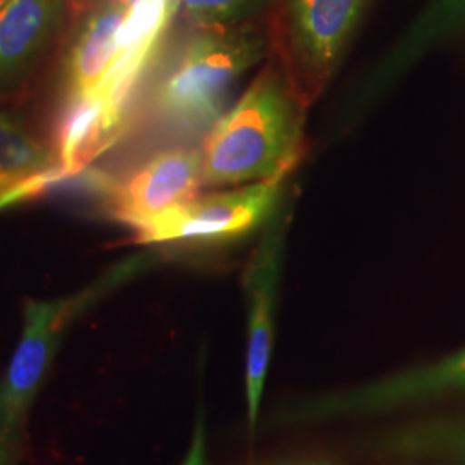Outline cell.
I'll return each instance as SVG.
<instances>
[{"mask_svg": "<svg viewBox=\"0 0 465 465\" xmlns=\"http://www.w3.org/2000/svg\"><path fill=\"white\" fill-rule=\"evenodd\" d=\"M305 111L280 67L262 69L207 134L202 149L203 186H242L290 176L305 152Z\"/></svg>", "mask_w": 465, "mask_h": 465, "instance_id": "6da1fadb", "label": "cell"}, {"mask_svg": "<svg viewBox=\"0 0 465 465\" xmlns=\"http://www.w3.org/2000/svg\"><path fill=\"white\" fill-rule=\"evenodd\" d=\"M140 269V259L124 261L66 297L25 300L16 349L0 378V451L21 457L35 400L69 328Z\"/></svg>", "mask_w": 465, "mask_h": 465, "instance_id": "7a4b0ae2", "label": "cell"}, {"mask_svg": "<svg viewBox=\"0 0 465 465\" xmlns=\"http://www.w3.org/2000/svg\"><path fill=\"white\" fill-rule=\"evenodd\" d=\"M267 47L266 35L250 23L200 35L159 86V113L184 130L214 124L232 84L264 59Z\"/></svg>", "mask_w": 465, "mask_h": 465, "instance_id": "3957f363", "label": "cell"}, {"mask_svg": "<svg viewBox=\"0 0 465 465\" xmlns=\"http://www.w3.org/2000/svg\"><path fill=\"white\" fill-rule=\"evenodd\" d=\"M460 391H465V349L424 366L297 400L282 407L271 426L297 430L381 420Z\"/></svg>", "mask_w": 465, "mask_h": 465, "instance_id": "277c9868", "label": "cell"}, {"mask_svg": "<svg viewBox=\"0 0 465 465\" xmlns=\"http://www.w3.org/2000/svg\"><path fill=\"white\" fill-rule=\"evenodd\" d=\"M366 5L367 0H282L276 66L305 109L331 82Z\"/></svg>", "mask_w": 465, "mask_h": 465, "instance_id": "5b68a950", "label": "cell"}, {"mask_svg": "<svg viewBox=\"0 0 465 465\" xmlns=\"http://www.w3.org/2000/svg\"><path fill=\"white\" fill-rule=\"evenodd\" d=\"M288 176L195 197L134 230L138 243L224 242L264 226L282 200Z\"/></svg>", "mask_w": 465, "mask_h": 465, "instance_id": "8992f818", "label": "cell"}, {"mask_svg": "<svg viewBox=\"0 0 465 465\" xmlns=\"http://www.w3.org/2000/svg\"><path fill=\"white\" fill-rule=\"evenodd\" d=\"M286 228V216L276 211L274 216L267 221L255 249L252 250L243 272V292L247 303L245 403L250 431H253L259 422L274 347V324L284 261Z\"/></svg>", "mask_w": 465, "mask_h": 465, "instance_id": "52a82bcc", "label": "cell"}, {"mask_svg": "<svg viewBox=\"0 0 465 465\" xmlns=\"http://www.w3.org/2000/svg\"><path fill=\"white\" fill-rule=\"evenodd\" d=\"M350 455L355 465H465V409L376 420Z\"/></svg>", "mask_w": 465, "mask_h": 465, "instance_id": "ba28073f", "label": "cell"}, {"mask_svg": "<svg viewBox=\"0 0 465 465\" xmlns=\"http://www.w3.org/2000/svg\"><path fill=\"white\" fill-rule=\"evenodd\" d=\"M202 186V150H164L117 182L109 203L121 223L136 230L195 199Z\"/></svg>", "mask_w": 465, "mask_h": 465, "instance_id": "9c48e42d", "label": "cell"}, {"mask_svg": "<svg viewBox=\"0 0 465 465\" xmlns=\"http://www.w3.org/2000/svg\"><path fill=\"white\" fill-rule=\"evenodd\" d=\"M124 5V17L117 32L116 59L95 99L123 114L136 80L157 47L167 25L176 15L180 0H117Z\"/></svg>", "mask_w": 465, "mask_h": 465, "instance_id": "30bf717a", "label": "cell"}, {"mask_svg": "<svg viewBox=\"0 0 465 465\" xmlns=\"http://www.w3.org/2000/svg\"><path fill=\"white\" fill-rule=\"evenodd\" d=\"M465 30V0H431L361 84L355 113L371 107L430 50Z\"/></svg>", "mask_w": 465, "mask_h": 465, "instance_id": "8fae6325", "label": "cell"}, {"mask_svg": "<svg viewBox=\"0 0 465 465\" xmlns=\"http://www.w3.org/2000/svg\"><path fill=\"white\" fill-rule=\"evenodd\" d=\"M124 11L121 2L107 0L86 19L67 64L71 97L92 99L97 95L116 59L117 32Z\"/></svg>", "mask_w": 465, "mask_h": 465, "instance_id": "7c38bea8", "label": "cell"}, {"mask_svg": "<svg viewBox=\"0 0 465 465\" xmlns=\"http://www.w3.org/2000/svg\"><path fill=\"white\" fill-rule=\"evenodd\" d=\"M61 9L63 0H11L0 9V88L38 54Z\"/></svg>", "mask_w": 465, "mask_h": 465, "instance_id": "4fadbf2b", "label": "cell"}, {"mask_svg": "<svg viewBox=\"0 0 465 465\" xmlns=\"http://www.w3.org/2000/svg\"><path fill=\"white\" fill-rule=\"evenodd\" d=\"M52 157L36 138L0 111V200L42 184L52 173Z\"/></svg>", "mask_w": 465, "mask_h": 465, "instance_id": "5bb4252c", "label": "cell"}, {"mask_svg": "<svg viewBox=\"0 0 465 465\" xmlns=\"http://www.w3.org/2000/svg\"><path fill=\"white\" fill-rule=\"evenodd\" d=\"M121 116L95 97H69L59 126V157L64 173L84 166L109 134L116 132Z\"/></svg>", "mask_w": 465, "mask_h": 465, "instance_id": "9a60e30c", "label": "cell"}, {"mask_svg": "<svg viewBox=\"0 0 465 465\" xmlns=\"http://www.w3.org/2000/svg\"><path fill=\"white\" fill-rule=\"evenodd\" d=\"M271 5V0H180L184 15L203 28L245 25Z\"/></svg>", "mask_w": 465, "mask_h": 465, "instance_id": "2e32d148", "label": "cell"}, {"mask_svg": "<svg viewBox=\"0 0 465 465\" xmlns=\"http://www.w3.org/2000/svg\"><path fill=\"white\" fill-rule=\"evenodd\" d=\"M180 465H211L209 459V441H207V420H205V407L203 400H199L197 416L193 422V431L188 450L184 453L183 460Z\"/></svg>", "mask_w": 465, "mask_h": 465, "instance_id": "e0dca14e", "label": "cell"}, {"mask_svg": "<svg viewBox=\"0 0 465 465\" xmlns=\"http://www.w3.org/2000/svg\"><path fill=\"white\" fill-rule=\"evenodd\" d=\"M17 462H19V460L15 459V457H11V455L0 451V465H17Z\"/></svg>", "mask_w": 465, "mask_h": 465, "instance_id": "ac0fdd59", "label": "cell"}, {"mask_svg": "<svg viewBox=\"0 0 465 465\" xmlns=\"http://www.w3.org/2000/svg\"><path fill=\"white\" fill-rule=\"evenodd\" d=\"M282 465H338L332 464V462H290V464Z\"/></svg>", "mask_w": 465, "mask_h": 465, "instance_id": "d6986e66", "label": "cell"}, {"mask_svg": "<svg viewBox=\"0 0 465 465\" xmlns=\"http://www.w3.org/2000/svg\"><path fill=\"white\" fill-rule=\"evenodd\" d=\"M7 2H11V0H0V9H2V7H4Z\"/></svg>", "mask_w": 465, "mask_h": 465, "instance_id": "ffe728a7", "label": "cell"}]
</instances>
